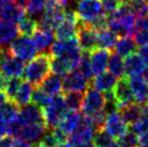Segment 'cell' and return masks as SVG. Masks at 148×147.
Listing matches in <instances>:
<instances>
[{"instance_id":"1","label":"cell","mask_w":148,"mask_h":147,"mask_svg":"<svg viewBox=\"0 0 148 147\" xmlns=\"http://www.w3.org/2000/svg\"><path fill=\"white\" fill-rule=\"evenodd\" d=\"M51 71V55L41 53L33 58L24 68V78L34 86H39Z\"/></svg>"},{"instance_id":"2","label":"cell","mask_w":148,"mask_h":147,"mask_svg":"<svg viewBox=\"0 0 148 147\" xmlns=\"http://www.w3.org/2000/svg\"><path fill=\"white\" fill-rule=\"evenodd\" d=\"M47 130V126L25 123L20 117V115L13 122L10 123V134L13 137H16L17 139H22L30 144L41 139L42 135L45 134Z\"/></svg>"},{"instance_id":"3","label":"cell","mask_w":148,"mask_h":147,"mask_svg":"<svg viewBox=\"0 0 148 147\" xmlns=\"http://www.w3.org/2000/svg\"><path fill=\"white\" fill-rule=\"evenodd\" d=\"M42 109H43L45 122L49 129L58 127L61 120L64 118L66 113L69 110L66 105L65 98L62 95H56V96L51 98L50 102Z\"/></svg>"},{"instance_id":"4","label":"cell","mask_w":148,"mask_h":147,"mask_svg":"<svg viewBox=\"0 0 148 147\" xmlns=\"http://www.w3.org/2000/svg\"><path fill=\"white\" fill-rule=\"evenodd\" d=\"M96 131L97 130L91 119L86 116H82L78 126L68 136L67 143L70 147H77L79 145L89 143L93 139Z\"/></svg>"},{"instance_id":"5","label":"cell","mask_w":148,"mask_h":147,"mask_svg":"<svg viewBox=\"0 0 148 147\" xmlns=\"http://www.w3.org/2000/svg\"><path fill=\"white\" fill-rule=\"evenodd\" d=\"M10 52L13 56L20 58L23 62H29L36 57L38 49L33 38L28 36H18L10 45Z\"/></svg>"},{"instance_id":"6","label":"cell","mask_w":148,"mask_h":147,"mask_svg":"<svg viewBox=\"0 0 148 147\" xmlns=\"http://www.w3.org/2000/svg\"><path fill=\"white\" fill-rule=\"evenodd\" d=\"M76 14L79 21L91 25L99 16L105 14V12L103 10V4L99 0H79L76 8Z\"/></svg>"},{"instance_id":"7","label":"cell","mask_w":148,"mask_h":147,"mask_svg":"<svg viewBox=\"0 0 148 147\" xmlns=\"http://www.w3.org/2000/svg\"><path fill=\"white\" fill-rule=\"evenodd\" d=\"M105 104H106L105 96L99 91L95 90L94 88L90 86L83 94L82 106H81L83 116L92 117L99 113H102L105 110Z\"/></svg>"},{"instance_id":"8","label":"cell","mask_w":148,"mask_h":147,"mask_svg":"<svg viewBox=\"0 0 148 147\" xmlns=\"http://www.w3.org/2000/svg\"><path fill=\"white\" fill-rule=\"evenodd\" d=\"M118 111L119 110L107 115L103 127V130L106 131L107 133L116 141L119 139L120 137H122L127 131L130 130L129 124L123 119L121 113H118Z\"/></svg>"},{"instance_id":"9","label":"cell","mask_w":148,"mask_h":147,"mask_svg":"<svg viewBox=\"0 0 148 147\" xmlns=\"http://www.w3.org/2000/svg\"><path fill=\"white\" fill-rule=\"evenodd\" d=\"M78 22L79 19L76 14V11L66 9L64 20L55 29V37L58 39L76 38L78 34Z\"/></svg>"},{"instance_id":"10","label":"cell","mask_w":148,"mask_h":147,"mask_svg":"<svg viewBox=\"0 0 148 147\" xmlns=\"http://www.w3.org/2000/svg\"><path fill=\"white\" fill-rule=\"evenodd\" d=\"M90 87L89 80L82 75L79 69H74L64 76L63 79V91L64 93L69 92H81L84 93Z\"/></svg>"},{"instance_id":"11","label":"cell","mask_w":148,"mask_h":147,"mask_svg":"<svg viewBox=\"0 0 148 147\" xmlns=\"http://www.w3.org/2000/svg\"><path fill=\"white\" fill-rule=\"evenodd\" d=\"M77 38L79 41V45L84 52H92L99 48L97 45V36L96 32L88 24L81 21L78 22V34Z\"/></svg>"},{"instance_id":"12","label":"cell","mask_w":148,"mask_h":147,"mask_svg":"<svg viewBox=\"0 0 148 147\" xmlns=\"http://www.w3.org/2000/svg\"><path fill=\"white\" fill-rule=\"evenodd\" d=\"M114 94H115L119 110L134 102V96L132 93L131 87H130L129 80L125 77H121L119 80H117L114 88Z\"/></svg>"},{"instance_id":"13","label":"cell","mask_w":148,"mask_h":147,"mask_svg":"<svg viewBox=\"0 0 148 147\" xmlns=\"http://www.w3.org/2000/svg\"><path fill=\"white\" fill-rule=\"evenodd\" d=\"M26 15L24 9L20 8L13 0H0V19L12 23H18Z\"/></svg>"},{"instance_id":"14","label":"cell","mask_w":148,"mask_h":147,"mask_svg":"<svg viewBox=\"0 0 148 147\" xmlns=\"http://www.w3.org/2000/svg\"><path fill=\"white\" fill-rule=\"evenodd\" d=\"M78 49H81V48L79 45L77 37L70 38V39H58L55 42L52 43L49 54L51 55V57L66 56Z\"/></svg>"},{"instance_id":"15","label":"cell","mask_w":148,"mask_h":147,"mask_svg":"<svg viewBox=\"0 0 148 147\" xmlns=\"http://www.w3.org/2000/svg\"><path fill=\"white\" fill-rule=\"evenodd\" d=\"M20 117L25 123H28V124L47 126L45 115H43V109L41 107L33 104V103L22 106L21 110H20Z\"/></svg>"},{"instance_id":"16","label":"cell","mask_w":148,"mask_h":147,"mask_svg":"<svg viewBox=\"0 0 148 147\" xmlns=\"http://www.w3.org/2000/svg\"><path fill=\"white\" fill-rule=\"evenodd\" d=\"M134 101L138 104L146 105L148 103V83L140 75L131 76L129 79Z\"/></svg>"},{"instance_id":"17","label":"cell","mask_w":148,"mask_h":147,"mask_svg":"<svg viewBox=\"0 0 148 147\" xmlns=\"http://www.w3.org/2000/svg\"><path fill=\"white\" fill-rule=\"evenodd\" d=\"M18 27L15 23L0 20V50L9 49L13 41L18 37Z\"/></svg>"},{"instance_id":"18","label":"cell","mask_w":148,"mask_h":147,"mask_svg":"<svg viewBox=\"0 0 148 147\" xmlns=\"http://www.w3.org/2000/svg\"><path fill=\"white\" fill-rule=\"evenodd\" d=\"M109 56H110L109 50L103 49V48H97L91 52L90 61L93 75L97 76V75L104 73L106 70Z\"/></svg>"},{"instance_id":"19","label":"cell","mask_w":148,"mask_h":147,"mask_svg":"<svg viewBox=\"0 0 148 147\" xmlns=\"http://www.w3.org/2000/svg\"><path fill=\"white\" fill-rule=\"evenodd\" d=\"M25 62L10 54L0 65V71L8 78L20 77L24 73Z\"/></svg>"},{"instance_id":"20","label":"cell","mask_w":148,"mask_h":147,"mask_svg":"<svg viewBox=\"0 0 148 147\" xmlns=\"http://www.w3.org/2000/svg\"><path fill=\"white\" fill-rule=\"evenodd\" d=\"M147 63L143 60V57L135 52L127 56L124 61V70L125 74L130 77L143 74L147 68Z\"/></svg>"},{"instance_id":"21","label":"cell","mask_w":148,"mask_h":147,"mask_svg":"<svg viewBox=\"0 0 148 147\" xmlns=\"http://www.w3.org/2000/svg\"><path fill=\"white\" fill-rule=\"evenodd\" d=\"M54 38H55L54 32L40 28H38L37 32L33 35V40L37 47L38 51L42 53H49L50 48L54 42Z\"/></svg>"},{"instance_id":"22","label":"cell","mask_w":148,"mask_h":147,"mask_svg":"<svg viewBox=\"0 0 148 147\" xmlns=\"http://www.w3.org/2000/svg\"><path fill=\"white\" fill-rule=\"evenodd\" d=\"M117 82V78L110 74L109 71L106 73L99 74L91 81V87L94 88L95 90L99 91V92H108V91H112L116 86Z\"/></svg>"},{"instance_id":"23","label":"cell","mask_w":148,"mask_h":147,"mask_svg":"<svg viewBox=\"0 0 148 147\" xmlns=\"http://www.w3.org/2000/svg\"><path fill=\"white\" fill-rule=\"evenodd\" d=\"M38 87H40L49 96L53 98V96L60 95L62 92L63 80L56 74H50Z\"/></svg>"},{"instance_id":"24","label":"cell","mask_w":148,"mask_h":147,"mask_svg":"<svg viewBox=\"0 0 148 147\" xmlns=\"http://www.w3.org/2000/svg\"><path fill=\"white\" fill-rule=\"evenodd\" d=\"M81 117L82 116L79 114V111L68 110L65 116H64V118L61 120V122L58 123V128L61 131H63L65 134L69 136L70 133L76 129V127L78 126V123L80 122Z\"/></svg>"},{"instance_id":"25","label":"cell","mask_w":148,"mask_h":147,"mask_svg":"<svg viewBox=\"0 0 148 147\" xmlns=\"http://www.w3.org/2000/svg\"><path fill=\"white\" fill-rule=\"evenodd\" d=\"M144 107L145 105H142L138 103H132L130 105H127L123 108H121L119 111L121 113L122 117L127 121V124L132 126L140 118V116L144 111Z\"/></svg>"},{"instance_id":"26","label":"cell","mask_w":148,"mask_h":147,"mask_svg":"<svg viewBox=\"0 0 148 147\" xmlns=\"http://www.w3.org/2000/svg\"><path fill=\"white\" fill-rule=\"evenodd\" d=\"M136 51V42L131 37H121L120 39H117L114 52L115 54L121 57H127L134 53Z\"/></svg>"},{"instance_id":"27","label":"cell","mask_w":148,"mask_h":147,"mask_svg":"<svg viewBox=\"0 0 148 147\" xmlns=\"http://www.w3.org/2000/svg\"><path fill=\"white\" fill-rule=\"evenodd\" d=\"M20 115V108L15 102L8 101L0 106V121L10 124Z\"/></svg>"},{"instance_id":"28","label":"cell","mask_w":148,"mask_h":147,"mask_svg":"<svg viewBox=\"0 0 148 147\" xmlns=\"http://www.w3.org/2000/svg\"><path fill=\"white\" fill-rule=\"evenodd\" d=\"M97 36V45L99 48L107 50H112L117 42V35L109 28L96 32Z\"/></svg>"},{"instance_id":"29","label":"cell","mask_w":148,"mask_h":147,"mask_svg":"<svg viewBox=\"0 0 148 147\" xmlns=\"http://www.w3.org/2000/svg\"><path fill=\"white\" fill-rule=\"evenodd\" d=\"M51 70L58 76H65L74 70V67L66 57H51Z\"/></svg>"},{"instance_id":"30","label":"cell","mask_w":148,"mask_h":147,"mask_svg":"<svg viewBox=\"0 0 148 147\" xmlns=\"http://www.w3.org/2000/svg\"><path fill=\"white\" fill-rule=\"evenodd\" d=\"M34 88L33 84L28 81H23L22 82L20 89L17 91L15 98L13 102H15L18 106H25L27 105L30 100H32V94H33Z\"/></svg>"},{"instance_id":"31","label":"cell","mask_w":148,"mask_h":147,"mask_svg":"<svg viewBox=\"0 0 148 147\" xmlns=\"http://www.w3.org/2000/svg\"><path fill=\"white\" fill-rule=\"evenodd\" d=\"M18 32L23 36L32 37L38 29V21H36L30 15H25L18 22Z\"/></svg>"},{"instance_id":"32","label":"cell","mask_w":148,"mask_h":147,"mask_svg":"<svg viewBox=\"0 0 148 147\" xmlns=\"http://www.w3.org/2000/svg\"><path fill=\"white\" fill-rule=\"evenodd\" d=\"M108 71L112 74L116 78H121L124 76L125 70H124V62L121 58V56L117 54H111L108 60V65H107Z\"/></svg>"},{"instance_id":"33","label":"cell","mask_w":148,"mask_h":147,"mask_svg":"<svg viewBox=\"0 0 148 147\" xmlns=\"http://www.w3.org/2000/svg\"><path fill=\"white\" fill-rule=\"evenodd\" d=\"M65 102L69 110L79 111L82 106L83 93L81 92H69L65 93Z\"/></svg>"},{"instance_id":"34","label":"cell","mask_w":148,"mask_h":147,"mask_svg":"<svg viewBox=\"0 0 148 147\" xmlns=\"http://www.w3.org/2000/svg\"><path fill=\"white\" fill-rule=\"evenodd\" d=\"M131 131H133L137 136L148 131V107H147V105H145L144 111H143V114L140 116V118L138 119L134 124H132Z\"/></svg>"},{"instance_id":"35","label":"cell","mask_w":148,"mask_h":147,"mask_svg":"<svg viewBox=\"0 0 148 147\" xmlns=\"http://www.w3.org/2000/svg\"><path fill=\"white\" fill-rule=\"evenodd\" d=\"M133 13L137 17L148 15V0H127Z\"/></svg>"},{"instance_id":"36","label":"cell","mask_w":148,"mask_h":147,"mask_svg":"<svg viewBox=\"0 0 148 147\" xmlns=\"http://www.w3.org/2000/svg\"><path fill=\"white\" fill-rule=\"evenodd\" d=\"M78 69L82 73V75L88 80H91L93 78L94 75H93V71H92V66H91L90 52H84V51L82 52Z\"/></svg>"},{"instance_id":"37","label":"cell","mask_w":148,"mask_h":147,"mask_svg":"<svg viewBox=\"0 0 148 147\" xmlns=\"http://www.w3.org/2000/svg\"><path fill=\"white\" fill-rule=\"evenodd\" d=\"M50 100H51V96H49L48 94L45 93L40 87H37L36 89H34L30 102L35 104V105H37V106L43 108L50 102Z\"/></svg>"},{"instance_id":"38","label":"cell","mask_w":148,"mask_h":147,"mask_svg":"<svg viewBox=\"0 0 148 147\" xmlns=\"http://www.w3.org/2000/svg\"><path fill=\"white\" fill-rule=\"evenodd\" d=\"M47 3H48V0H29L27 8H26V12L30 16L42 14L45 10Z\"/></svg>"},{"instance_id":"39","label":"cell","mask_w":148,"mask_h":147,"mask_svg":"<svg viewBox=\"0 0 148 147\" xmlns=\"http://www.w3.org/2000/svg\"><path fill=\"white\" fill-rule=\"evenodd\" d=\"M112 141H114V139L110 135L108 134L106 131L101 129V130H97L95 132L92 142H93L95 147H108Z\"/></svg>"},{"instance_id":"40","label":"cell","mask_w":148,"mask_h":147,"mask_svg":"<svg viewBox=\"0 0 148 147\" xmlns=\"http://www.w3.org/2000/svg\"><path fill=\"white\" fill-rule=\"evenodd\" d=\"M22 79L20 77H13L10 78L8 81V84H7V88H5V94L10 101H14L15 98V95H16L17 91L20 89V87L22 84Z\"/></svg>"},{"instance_id":"41","label":"cell","mask_w":148,"mask_h":147,"mask_svg":"<svg viewBox=\"0 0 148 147\" xmlns=\"http://www.w3.org/2000/svg\"><path fill=\"white\" fill-rule=\"evenodd\" d=\"M40 143L42 145H45V147H56L58 144H61L58 142L54 130L53 129H49V128L45 132V134L42 135L41 139H40Z\"/></svg>"},{"instance_id":"42","label":"cell","mask_w":148,"mask_h":147,"mask_svg":"<svg viewBox=\"0 0 148 147\" xmlns=\"http://www.w3.org/2000/svg\"><path fill=\"white\" fill-rule=\"evenodd\" d=\"M117 142L121 147H135L137 146V135L133 131L129 130L122 137L117 139Z\"/></svg>"},{"instance_id":"43","label":"cell","mask_w":148,"mask_h":147,"mask_svg":"<svg viewBox=\"0 0 148 147\" xmlns=\"http://www.w3.org/2000/svg\"><path fill=\"white\" fill-rule=\"evenodd\" d=\"M121 0H103L102 4H103V10L106 15H111L116 10L119 8L121 4Z\"/></svg>"},{"instance_id":"44","label":"cell","mask_w":148,"mask_h":147,"mask_svg":"<svg viewBox=\"0 0 148 147\" xmlns=\"http://www.w3.org/2000/svg\"><path fill=\"white\" fill-rule=\"evenodd\" d=\"M133 36H134V41L136 42V45H148V29L136 30Z\"/></svg>"},{"instance_id":"45","label":"cell","mask_w":148,"mask_h":147,"mask_svg":"<svg viewBox=\"0 0 148 147\" xmlns=\"http://www.w3.org/2000/svg\"><path fill=\"white\" fill-rule=\"evenodd\" d=\"M142 29H148V15L147 16L138 17L135 21V32L142 30ZM134 32V33H135Z\"/></svg>"},{"instance_id":"46","label":"cell","mask_w":148,"mask_h":147,"mask_svg":"<svg viewBox=\"0 0 148 147\" xmlns=\"http://www.w3.org/2000/svg\"><path fill=\"white\" fill-rule=\"evenodd\" d=\"M15 139L12 135H4L0 139V147H12L14 145Z\"/></svg>"},{"instance_id":"47","label":"cell","mask_w":148,"mask_h":147,"mask_svg":"<svg viewBox=\"0 0 148 147\" xmlns=\"http://www.w3.org/2000/svg\"><path fill=\"white\" fill-rule=\"evenodd\" d=\"M137 145L138 147H148V131L137 136Z\"/></svg>"},{"instance_id":"48","label":"cell","mask_w":148,"mask_h":147,"mask_svg":"<svg viewBox=\"0 0 148 147\" xmlns=\"http://www.w3.org/2000/svg\"><path fill=\"white\" fill-rule=\"evenodd\" d=\"M138 54L143 57V60L147 63L148 65V45H140V48L138 49Z\"/></svg>"},{"instance_id":"49","label":"cell","mask_w":148,"mask_h":147,"mask_svg":"<svg viewBox=\"0 0 148 147\" xmlns=\"http://www.w3.org/2000/svg\"><path fill=\"white\" fill-rule=\"evenodd\" d=\"M8 133H10V124L0 121V139L4 135H8Z\"/></svg>"},{"instance_id":"50","label":"cell","mask_w":148,"mask_h":147,"mask_svg":"<svg viewBox=\"0 0 148 147\" xmlns=\"http://www.w3.org/2000/svg\"><path fill=\"white\" fill-rule=\"evenodd\" d=\"M12 147H33V145L28 142H25V141H22V139H17L14 142V145Z\"/></svg>"},{"instance_id":"51","label":"cell","mask_w":148,"mask_h":147,"mask_svg":"<svg viewBox=\"0 0 148 147\" xmlns=\"http://www.w3.org/2000/svg\"><path fill=\"white\" fill-rule=\"evenodd\" d=\"M13 1H14L20 8L24 9L25 11H26V8H27V4H28L29 0H13Z\"/></svg>"},{"instance_id":"52","label":"cell","mask_w":148,"mask_h":147,"mask_svg":"<svg viewBox=\"0 0 148 147\" xmlns=\"http://www.w3.org/2000/svg\"><path fill=\"white\" fill-rule=\"evenodd\" d=\"M8 101H10V100L8 98V96H7L5 92L0 90V106H1L2 104H4L5 102H8Z\"/></svg>"},{"instance_id":"53","label":"cell","mask_w":148,"mask_h":147,"mask_svg":"<svg viewBox=\"0 0 148 147\" xmlns=\"http://www.w3.org/2000/svg\"><path fill=\"white\" fill-rule=\"evenodd\" d=\"M56 1H58V2L61 4V5H62L63 8L67 9V7H68V5H69V4L71 3L74 0H56Z\"/></svg>"},{"instance_id":"54","label":"cell","mask_w":148,"mask_h":147,"mask_svg":"<svg viewBox=\"0 0 148 147\" xmlns=\"http://www.w3.org/2000/svg\"><path fill=\"white\" fill-rule=\"evenodd\" d=\"M77 147H95L93 142H89V143H86V144H82V145H79Z\"/></svg>"},{"instance_id":"55","label":"cell","mask_w":148,"mask_h":147,"mask_svg":"<svg viewBox=\"0 0 148 147\" xmlns=\"http://www.w3.org/2000/svg\"><path fill=\"white\" fill-rule=\"evenodd\" d=\"M108 147H121V146H120L119 143H118V142H117V141L115 139V141H112V142H111L110 145H109Z\"/></svg>"},{"instance_id":"56","label":"cell","mask_w":148,"mask_h":147,"mask_svg":"<svg viewBox=\"0 0 148 147\" xmlns=\"http://www.w3.org/2000/svg\"><path fill=\"white\" fill-rule=\"evenodd\" d=\"M143 74H144V79H145V81H146V82L148 83V66H147V68L145 69V71H144Z\"/></svg>"},{"instance_id":"57","label":"cell","mask_w":148,"mask_h":147,"mask_svg":"<svg viewBox=\"0 0 148 147\" xmlns=\"http://www.w3.org/2000/svg\"><path fill=\"white\" fill-rule=\"evenodd\" d=\"M56 147H70V146L68 145V143H62V144H58Z\"/></svg>"},{"instance_id":"58","label":"cell","mask_w":148,"mask_h":147,"mask_svg":"<svg viewBox=\"0 0 148 147\" xmlns=\"http://www.w3.org/2000/svg\"><path fill=\"white\" fill-rule=\"evenodd\" d=\"M36 147H45V145H42L41 143H40V142H39V143L37 144V145H36Z\"/></svg>"},{"instance_id":"59","label":"cell","mask_w":148,"mask_h":147,"mask_svg":"<svg viewBox=\"0 0 148 147\" xmlns=\"http://www.w3.org/2000/svg\"><path fill=\"white\" fill-rule=\"evenodd\" d=\"M147 107H148V103H147Z\"/></svg>"},{"instance_id":"60","label":"cell","mask_w":148,"mask_h":147,"mask_svg":"<svg viewBox=\"0 0 148 147\" xmlns=\"http://www.w3.org/2000/svg\"><path fill=\"white\" fill-rule=\"evenodd\" d=\"M135 147H136V146H135Z\"/></svg>"}]
</instances>
